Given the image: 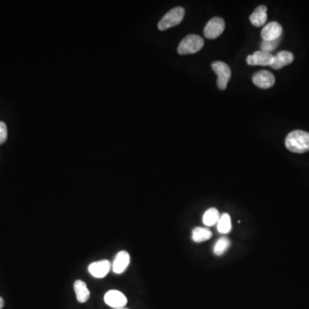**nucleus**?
Listing matches in <instances>:
<instances>
[{
	"mask_svg": "<svg viewBox=\"0 0 309 309\" xmlns=\"http://www.w3.org/2000/svg\"><path fill=\"white\" fill-rule=\"evenodd\" d=\"M286 148L293 153L309 151V133L302 130H295L288 133L285 139Z\"/></svg>",
	"mask_w": 309,
	"mask_h": 309,
	"instance_id": "1",
	"label": "nucleus"
},
{
	"mask_svg": "<svg viewBox=\"0 0 309 309\" xmlns=\"http://www.w3.org/2000/svg\"><path fill=\"white\" fill-rule=\"evenodd\" d=\"M204 39L197 35H188L181 41L178 47V52L181 55L196 53L204 47Z\"/></svg>",
	"mask_w": 309,
	"mask_h": 309,
	"instance_id": "2",
	"label": "nucleus"
},
{
	"mask_svg": "<svg viewBox=\"0 0 309 309\" xmlns=\"http://www.w3.org/2000/svg\"><path fill=\"white\" fill-rule=\"evenodd\" d=\"M185 16V10L182 7H175L172 9L161 19L158 23V28L164 31L167 28H172L180 24Z\"/></svg>",
	"mask_w": 309,
	"mask_h": 309,
	"instance_id": "3",
	"label": "nucleus"
},
{
	"mask_svg": "<svg viewBox=\"0 0 309 309\" xmlns=\"http://www.w3.org/2000/svg\"><path fill=\"white\" fill-rule=\"evenodd\" d=\"M212 69L217 75V86L220 90H225L231 77V70L229 66L222 61H215L212 63Z\"/></svg>",
	"mask_w": 309,
	"mask_h": 309,
	"instance_id": "4",
	"label": "nucleus"
},
{
	"mask_svg": "<svg viewBox=\"0 0 309 309\" xmlns=\"http://www.w3.org/2000/svg\"><path fill=\"white\" fill-rule=\"evenodd\" d=\"M225 28L224 20L221 18H213L208 22L205 26L204 34L207 39L213 40L222 35Z\"/></svg>",
	"mask_w": 309,
	"mask_h": 309,
	"instance_id": "5",
	"label": "nucleus"
},
{
	"mask_svg": "<svg viewBox=\"0 0 309 309\" xmlns=\"http://www.w3.org/2000/svg\"><path fill=\"white\" fill-rule=\"evenodd\" d=\"M274 60V55L264 51H256L247 57L249 66H271Z\"/></svg>",
	"mask_w": 309,
	"mask_h": 309,
	"instance_id": "6",
	"label": "nucleus"
},
{
	"mask_svg": "<svg viewBox=\"0 0 309 309\" xmlns=\"http://www.w3.org/2000/svg\"><path fill=\"white\" fill-rule=\"evenodd\" d=\"M104 302L107 305L114 309H122L127 304V298L122 292L109 290L104 295Z\"/></svg>",
	"mask_w": 309,
	"mask_h": 309,
	"instance_id": "7",
	"label": "nucleus"
},
{
	"mask_svg": "<svg viewBox=\"0 0 309 309\" xmlns=\"http://www.w3.org/2000/svg\"><path fill=\"white\" fill-rule=\"evenodd\" d=\"M253 83L261 89H270L276 83V78L271 71H261L253 76Z\"/></svg>",
	"mask_w": 309,
	"mask_h": 309,
	"instance_id": "8",
	"label": "nucleus"
},
{
	"mask_svg": "<svg viewBox=\"0 0 309 309\" xmlns=\"http://www.w3.org/2000/svg\"><path fill=\"white\" fill-rule=\"evenodd\" d=\"M283 34V28L281 25L277 22H271L268 24L265 25L262 31H261V37L263 41H275L281 38Z\"/></svg>",
	"mask_w": 309,
	"mask_h": 309,
	"instance_id": "9",
	"label": "nucleus"
},
{
	"mask_svg": "<svg viewBox=\"0 0 309 309\" xmlns=\"http://www.w3.org/2000/svg\"><path fill=\"white\" fill-rule=\"evenodd\" d=\"M110 268H111V264L107 260L96 261L89 265V272L94 278H103L108 275L110 271Z\"/></svg>",
	"mask_w": 309,
	"mask_h": 309,
	"instance_id": "10",
	"label": "nucleus"
},
{
	"mask_svg": "<svg viewBox=\"0 0 309 309\" xmlns=\"http://www.w3.org/2000/svg\"><path fill=\"white\" fill-rule=\"evenodd\" d=\"M130 261V254L126 251H120L113 263V271L116 274H121L128 267Z\"/></svg>",
	"mask_w": 309,
	"mask_h": 309,
	"instance_id": "11",
	"label": "nucleus"
},
{
	"mask_svg": "<svg viewBox=\"0 0 309 309\" xmlns=\"http://www.w3.org/2000/svg\"><path fill=\"white\" fill-rule=\"evenodd\" d=\"M294 60V55L293 53L288 51H282L277 53V55L274 56V60L271 65V68L275 70H279L291 64Z\"/></svg>",
	"mask_w": 309,
	"mask_h": 309,
	"instance_id": "12",
	"label": "nucleus"
},
{
	"mask_svg": "<svg viewBox=\"0 0 309 309\" xmlns=\"http://www.w3.org/2000/svg\"><path fill=\"white\" fill-rule=\"evenodd\" d=\"M267 21V7L265 5L258 6L250 16L252 24L256 27H261Z\"/></svg>",
	"mask_w": 309,
	"mask_h": 309,
	"instance_id": "13",
	"label": "nucleus"
},
{
	"mask_svg": "<svg viewBox=\"0 0 309 309\" xmlns=\"http://www.w3.org/2000/svg\"><path fill=\"white\" fill-rule=\"evenodd\" d=\"M74 290L76 293V300L80 303L87 302L91 296V292L87 288V285L82 280H76L74 283Z\"/></svg>",
	"mask_w": 309,
	"mask_h": 309,
	"instance_id": "14",
	"label": "nucleus"
},
{
	"mask_svg": "<svg viewBox=\"0 0 309 309\" xmlns=\"http://www.w3.org/2000/svg\"><path fill=\"white\" fill-rule=\"evenodd\" d=\"M212 237V231L207 228H203V227L195 228L191 233V239L196 243L206 241V240H210Z\"/></svg>",
	"mask_w": 309,
	"mask_h": 309,
	"instance_id": "15",
	"label": "nucleus"
},
{
	"mask_svg": "<svg viewBox=\"0 0 309 309\" xmlns=\"http://www.w3.org/2000/svg\"><path fill=\"white\" fill-rule=\"evenodd\" d=\"M219 218H220V213L216 208H210L205 211L203 215V223L206 227H212L215 224H217Z\"/></svg>",
	"mask_w": 309,
	"mask_h": 309,
	"instance_id": "16",
	"label": "nucleus"
},
{
	"mask_svg": "<svg viewBox=\"0 0 309 309\" xmlns=\"http://www.w3.org/2000/svg\"><path fill=\"white\" fill-rule=\"evenodd\" d=\"M232 229V222L231 217L228 213H223L220 215L218 222H217V230L220 234L227 235Z\"/></svg>",
	"mask_w": 309,
	"mask_h": 309,
	"instance_id": "17",
	"label": "nucleus"
},
{
	"mask_svg": "<svg viewBox=\"0 0 309 309\" xmlns=\"http://www.w3.org/2000/svg\"><path fill=\"white\" fill-rule=\"evenodd\" d=\"M230 247V240L227 237H221L216 240L213 252L216 256H221L225 254Z\"/></svg>",
	"mask_w": 309,
	"mask_h": 309,
	"instance_id": "18",
	"label": "nucleus"
},
{
	"mask_svg": "<svg viewBox=\"0 0 309 309\" xmlns=\"http://www.w3.org/2000/svg\"><path fill=\"white\" fill-rule=\"evenodd\" d=\"M280 41H281V38L275 40V41H268V42L263 41V42H261V51L271 53L272 51H274L275 49L278 48L279 43H280Z\"/></svg>",
	"mask_w": 309,
	"mask_h": 309,
	"instance_id": "19",
	"label": "nucleus"
},
{
	"mask_svg": "<svg viewBox=\"0 0 309 309\" xmlns=\"http://www.w3.org/2000/svg\"><path fill=\"white\" fill-rule=\"evenodd\" d=\"M7 125L3 121H0V144H3L7 139Z\"/></svg>",
	"mask_w": 309,
	"mask_h": 309,
	"instance_id": "20",
	"label": "nucleus"
},
{
	"mask_svg": "<svg viewBox=\"0 0 309 309\" xmlns=\"http://www.w3.org/2000/svg\"><path fill=\"white\" fill-rule=\"evenodd\" d=\"M4 306V299L2 298L1 296H0V309H3Z\"/></svg>",
	"mask_w": 309,
	"mask_h": 309,
	"instance_id": "21",
	"label": "nucleus"
},
{
	"mask_svg": "<svg viewBox=\"0 0 309 309\" xmlns=\"http://www.w3.org/2000/svg\"><path fill=\"white\" fill-rule=\"evenodd\" d=\"M124 309V308H122V309Z\"/></svg>",
	"mask_w": 309,
	"mask_h": 309,
	"instance_id": "22",
	"label": "nucleus"
}]
</instances>
